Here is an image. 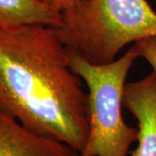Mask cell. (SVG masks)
Instances as JSON below:
<instances>
[{
  "instance_id": "obj_6",
  "label": "cell",
  "mask_w": 156,
  "mask_h": 156,
  "mask_svg": "<svg viewBox=\"0 0 156 156\" xmlns=\"http://www.w3.org/2000/svg\"><path fill=\"white\" fill-rule=\"evenodd\" d=\"M61 21L62 13L37 0H0V27L41 24L56 28Z\"/></svg>"
},
{
  "instance_id": "obj_1",
  "label": "cell",
  "mask_w": 156,
  "mask_h": 156,
  "mask_svg": "<svg viewBox=\"0 0 156 156\" xmlns=\"http://www.w3.org/2000/svg\"><path fill=\"white\" fill-rule=\"evenodd\" d=\"M0 108L33 134L83 149L88 94L54 27H0Z\"/></svg>"
},
{
  "instance_id": "obj_8",
  "label": "cell",
  "mask_w": 156,
  "mask_h": 156,
  "mask_svg": "<svg viewBox=\"0 0 156 156\" xmlns=\"http://www.w3.org/2000/svg\"><path fill=\"white\" fill-rule=\"evenodd\" d=\"M37 1L54 11L62 13L76 5L79 0H37Z\"/></svg>"
},
{
  "instance_id": "obj_4",
  "label": "cell",
  "mask_w": 156,
  "mask_h": 156,
  "mask_svg": "<svg viewBox=\"0 0 156 156\" xmlns=\"http://www.w3.org/2000/svg\"><path fill=\"white\" fill-rule=\"evenodd\" d=\"M122 102L138 124V145L129 154L156 156V73L126 84Z\"/></svg>"
},
{
  "instance_id": "obj_3",
  "label": "cell",
  "mask_w": 156,
  "mask_h": 156,
  "mask_svg": "<svg viewBox=\"0 0 156 156\" xmlns=\"http://www.w3.org/2000/svg\"><path fill=\"white\" fill-rule=\"evenodd\" d=\"M68 51L73 71L88 88L89 132L78 156H127L138 134V128L124 122L122 112L126 80L140 56L136 47L134 45L122 56L101 65Z\"/></svg>"
},
{
  "instance_id": "obj_7",
  "label": "cell",
  "mask_w": 156,
  "mask_h": 156,
  "mask_svg": "<svg viewBox=\"0 0 156 156\" xmlns=\"http://www.w3.org/2000/svg\"><path fill=\"white\" fill-rule=\"evenodd\" d=\"M134 46L139 52L140 56L143 57L156 73V37H147L137 41Z\"/></svg>"
},
{
  "instance_id": "obj_5",
  "label": "cell",
  "mask_w": 156,
  "mask_h": 156,
  "mask_svg": "<svg viewBox=\"0 0 156 156\" xmlns=\"http://www.w3.org/2000/svg\"><path fill=\"white\" fill-rule=\"evenodd\" d=\"M0 156H78V152L31 133L0 108Z\"/></svg>"
},
{
  "instance_id": "obj_2",
  "label": "cell",
  "mask_w": 156,
  "mask_h": 156,
  "mask_svg": "<svg viewBox=\"0 0 156 156\" xmlns=\"http://www.w3.org/2000/svg\"><path fill=\"white\" fill-rule=\"evenodd\" d=\"M54 29L68 50L107 64L129 44L156 37V12L147 0H79Z\"/></svg>"
}]
</instances>
